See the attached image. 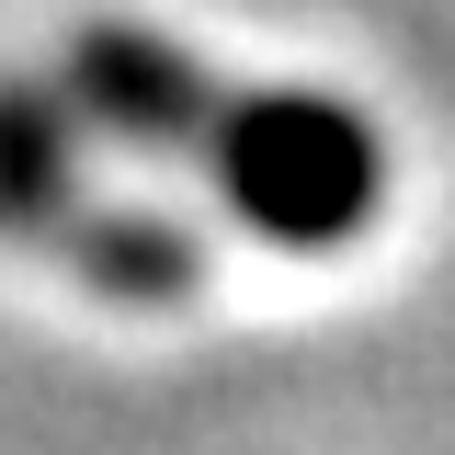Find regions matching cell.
<instances>
[{
    "instance_id": "obj_1",
    "label": "cell",
    "mask_w": 455,
    "mask_h": 455,
    "mask_svg": "<svg viewBox=\"0 0 455 455\" xmlns=\"http://www.w3.org/2000/svg\"><path fill=\"white\" fill-rule=\"evenodd\" d=\"M364 182H376L364 137H353L341 114H319V103H284L274 125L239 137V194H251L274 228H296V239L341 228L353 205H364Z\"/></svg>"
}]
</instances>
